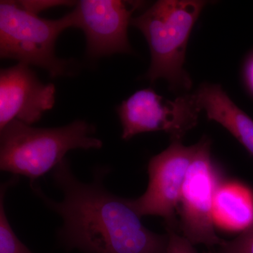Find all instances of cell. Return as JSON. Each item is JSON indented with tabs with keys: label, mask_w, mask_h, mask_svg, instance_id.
<instances>
[{
	"label": "cell",
	"mask_w": 253,
	"mask_h": 253,
	"mask_svg": "<svg viewBox=\"0 0 253 253\" xmlns=\"http://www.w3.org/2000/svg\"><path fill=\"white\" fill-rule=\"evenodd\" d=\"M220 253H253V222L236 239L224 241Z\"/></svg>",
	"instance_id": "obj_13"
},
{
	"label": "cell",
	"mask_w": 253,
	"mask_h": 253,
	"mask_svg": "<svg viewBox=\"0 0 253 253\" xmlns=\"http://www.w3.org/2000/svg\"><path fill=\"white\" fill-rule=\"evenodd\" d=\"M212 253V252H207V253Z\"/></svg>",
	"instance_id": "obj_17"
},
{
	"label": "cell",
	"mask_w": 253,
	"mask_h": 253,
	"mask_svg": "<svg viewBox=\"0 0 253 253\" xmlns=\"http://www.w3.org/2000/svg\"><path fill=\"white\" fill-rule=\"evenodd\" d=\"M201 111L194 94L169 100L151 88L136 91L117 108L124 140L141 133L164 131L172 141H181L197 125Z\"/></svg>",
	"instance_id": "obj_6"
},
{
	"label": "cell",
	"mask_w": 253,
	"mask_h": 253,
	"mask_svg": "<svg viewBox=\"0 0 253 253\" xmlns=\"http://www.w3.org/2000/svg\"><path fill=\"white\" fill-rule=\"evenodd\" d=\"M214 221L229 231L247 229L253 222V199L244 186L223 181L214 196Z\"/></svg>",
	"instance_id": "obj_11"
},
{
	"label": "cell",
	"mask_w": 253,
	"mask_h": 253,
	"mask_svg": "<svg viewBox=\"0 0 253 253\" xmlns=\"http://www.w3.org/2000/svg\"><path fill=\"white\" fill-rule=\"evenodd\" d=\"M96 128L83 120L59 127L39 128L13 121L0 133V169L30 183L52 171L71 150L99 149Z\"/></svg>",
	"instance_id": "obj_2"
},
{
	"label": "cell",
	"mask_w": 253,
	"mask_h": 253,
	"mask_svg": "<svg viewBox=\"0 0 253 253\" xmlns=\"http://www.w3.org/2000/svg\"><path fill=\"white\" fill-rule=\"evenodd\" d=\"M140 1L81 0L72 11L74 28L84 31L86 54L99 58L116 54H131L127 29L131 15Z\"/></svg>",
	"instance_id": "obj_8"
},
{
	"label": "cell",
	"mask_w": 253,
	"mask_h": 253,
	"mask_svg": "<svg viewBox=\"0 0 253 253\" xmlns=\"http://www.w3.org/2000/svg\"><path fill=\"white\" fill-rule=\"evenodd\" d=\"M245 78L249 89L253 93V54L246 63L245 67Z\"/></svg>",
	"instance_id": "obj_16"
},
{
	"label": "cell",
	"mask_w": 253,
	"mask_h": 253,
	"mask_svg": "<svg viewBox=\"0 0 253 253\" xmlns=\"http://www.w3.org/2000/svg\"><path fill=\"white\" fill-rule=\"evenodd\" d=\"M20 7L26 10L28 12L36 15L39 14L44 10L55 7V6H71L74 4L73 1H61V0H46V1H16Z\"/></svg>",
	"instance_id": "obj_15"
},
{
	"label": "cell",
	"mask_w": 253,
	"mask_h": 253,
	"mask_svg": "<svg viewBox=\"0 0 253 253\" xmlns=\"http://www.w3.org/2000/svg\"><path fill=\"white\" fill-rule=\"evenodd\" d=\"M109 168H96L90 182L79 180L64 159L51 171L54 185L62 192L56 201L47 197L38 183L33 192L59 214L60 245L82 253H167L168 235L149 230L134 211L130 199L113 194L104 185Z\"/></svg>",
	"instance_id": "obj_1"
},
{
	"label": "cell",
	"mask_w": 253,
	"mask_h": 253,
	"mask_svg": "<svg viewBox=\"0 0 253 253\" xmlns=\"http://www.w3.org/2000/svg\"><path fill=\"white\" fill-rule=\"evenodd\" d=\"M168 246L167 253H197L194 245L184 236L178 234L176 229H168Z\"/></svg>",
	"instance_id": "obj_14"
},
{
	"label": "cell",
	"mask_w": 253,
	"mask_h": 253,
	"mask_svg": "<svg viewBox=\"0 0 253 253\" xmlns=\"http://www.w3.org/2000/svg\"><path fill=\"white\" fill-rule=\"evenodd\" d=\"M54 84H44L30 68L18 63L0 72V129L11 121L34 124L55 104Z\"/></svg>",
	"instance_id": "obj_9"
},
{
	"label": "cell",
	"mask_w": 253,
	"mask_h": 253,
	"mask_svg": "<svg viewBox=\"0 0 253 253\" xmlns=\"http://www.w3.org/2000/svg\"><path fill=\"white\" fill-rule=\"evenodd\" d=\"M194 95L208 119L226 128L253 156V120L231 101L221 86L206 83Z\"/></svg>",
	"instance_id": "obj_10"
},
{
	"label": "cell",
	"mask_w": 253,
	"mask_h": 253,
	"mask_svg": "<svg viewBox=\"0 0 253 253\" xmlns=\"http://www.w3.org/2000/svg\"><path fill=\"white\" fill-rule=\"evenodd\" d=\"M72 11L59 19H45L20 7L16 1H0V56L42 68L52 78L64 76L69 61L56 56L61 33L74 28Z\"/></svg>",
	"instance_id": "obj_4"
},
{
	"label": "cell",
	"mask_w": 253,
	"mask_h": 253,
	"mask_svg": "<svg viewBox=\"0 0 253 253\" xmlns=\"http://www.w3.org/2000/svg\"><path fill=\"white\" fill-rule=\"evenodd\" d=\"M18 181L15 176L7 182L1 184L0 190V253H33L13 230L5 211L4 197L9 186Z\"/></svg>",
	"instance_id": "obj_12"
},
{
	"label": "cell",
	"mask_w": 253,
	"mask_h": 253,
	"mask_svg": "<svg viewBox=\"0 0 253 253\" xmlns=\"http://www.w3.org/2000/svg\"><path fill=\"white\" fill-rule=\"evenodd\" d=\"M196 144L197 149L181 189L177 209L180 215L179 229L194 246L220 247L224 241L214 229L213 206L222 174L211 157V139L204 136Z\"/></svg>",
	"instance_id": "obj_5"
},
{
	"label": "cell",
	"mask_w": 253,
	"mask_h": 253,
	"mask_svg": "<svg viewBox=\"0 0 253 253\" xmlns=\"http://www.w3.org/2000/svg\"><path fill=\"white\" fill-rule=\"evenodd\" d=\"M207 1L160 0L130 25L144 35L151 52L146 78L151 83L163 79L174 91L188 90L191 82L184 70L186 51L191 31Z\"/></svg>",
	"instance_id": "obj_3"
},
{
	"label": "cell",
	"mask_w": 253,
	"mask_h": 253,
	"mask_svg": "<svg viewBox=\"0 0 253 253\" xmlns=\"http://www.w3.org/2000/svg\"><path fill=\"white\" fill-rule=\"evenodd\" d=\"M196 149V144L186 146L180 141H173L168 149L151 158L147 189L140 197L130 199L131 206L140 217L160 216L165 219L166 229H179L176 210Z\"/></svg>",
	"instance_id": "obj_7"
}]
</instances>
